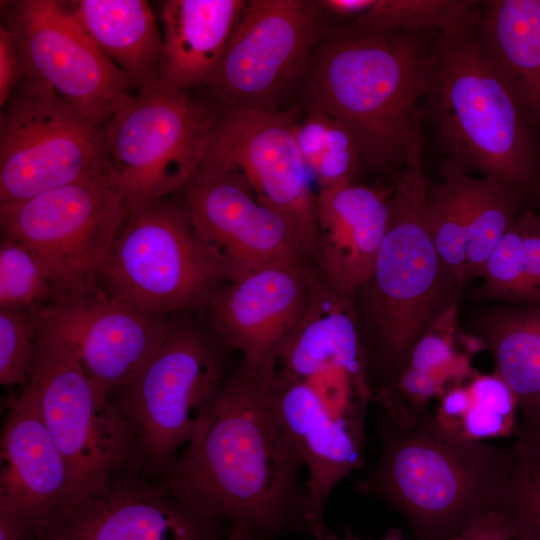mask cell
Returning <instances> with one entry per match:
<instances>
[{
  "label": "cell",
  "instance_id": "cell-1",
  "mask_svg": "<svg viewBox=\"0 0 540 540\" xmlns=\"http://www.w3.org/2000/svg\"><path fill=\"white\" fill-rule=\"evenodd\" d=\"M276 377L240 360L205 434L157 481L178 502L244 527L254 540L310 534L299 484L304 461L283 419Z\"/></svg>",
  "mask_w": 540,
  "mask_h": 540
},
{
  "label": "cell",
  "instance_id": "cell-2",
  "mask_svg": "<svg viewBox=\"0 0 540 540\" xmlns=\"http://www.w3.org/2000/svg\"><path fill=\"white\" fill-rule=\"evenodd\" d=\"M434 32L370 35L336 28L320 40L301 88L306 108L353 136L362 167L397 176L422 148Z\"/></svg>",
  "mask_w": 540,
  "mask_h": 540
},
{
  "label": "cell",
  "instance_id": "cell-3",
  "mask_svg": "<svg viewBox=\"0 0 540 540\" xmlns=\"http://www.w3.org/2000/svg\"><path fill=\"white\" fill-rule=\"evenodd\" d=\"M428 183L421 149L394 178L375 265L354 300L373 400L392 389L415 344L456 306L462 286L430 234Z\"/></svg>",
  "mask_w": 540,
  "mask_h": 540
},
{
  "label": "cell",
  "instance_id": "cell-4",
  "mask_svg": "<svg viewBox=\"0 0 540 540\" xmlns=\"http://www.w3.org/2000/svg\"><path fill=\"white\" fill-rule=\"evenodd\" d=\"M376 425L380 455L357 488L402 514L416 540H450L503 509L512 445L455 437L429 410L402 424L377 408Z\"/></svg>",
  "mask_w": 540,
  "mask_h": 540
},
{
  "label": "cell",
  "instance_id": "cell-5",
  "mask_svg": "<svg viewBox=\"0 0 540 540\" xmlns=\"http://www.w3.org/2000/svg\"><path fill=\"white\" fill-rule=\"evenodd\" d=\"M475 22L436 36L425 113L436 125L447 161L525 196L538 167L523 111L482 49Z\"/></svg>",
  "mask_w": 540,
  "mask_h": 540
},
{
  "label": "cell",
  "instance_id": "cell-6",
  "mask_svg": "<svg viewBox=\"0 0 540 540\" xmlns=\"http://www.w3.org/2000/svg\"><path fill=\"white\" fill-rule=\"evenodd\" d=\"M230 350L187 314L172 315L158 350L111 397L134 431L146 477L160 479L209 428L233 369Z\"/></svg>",
  "mask_w": 540,
  "mask_h": 540
},
{
  "label": "cell",
  "instance_id": "cell-7",
  "mask_svg": "<svg viewBox=\"0 0 540 540\" xmlns=\"http://www.w3.org/2000/svg\"><path fill=\"white\" fill-rule=\"evenodd\" d=\"M233 280L224 257L168 197L128 209L99 285L140 311L170 317L206 310Z\"/></svg>",
  "mask_w": 540,
  "mask_h": 540
},
{
  "label": "cell",
  "instance_id": "cell-8",
  "mask_svg": "<svg viewBox=\"0 0 540 540\" xmlns=\"http://www.w3.org/2000/svg\"><path fill=\"white\" fill-rule=\"evenodd\" d=\"M222 108L158 85L132 93L104 123L108 178L127 208L180 192L202 165Z\"/></svg>",
  "mask_w": 540,
  "mask_h": 540
},
{
  "label": "cell",
  "instance_id": "cell-9",
  "mask_svg": "<svg viewBox=\"0 0 540 540\" xmlns=\"http://www.w3.org/2000/svg\"><path fill=\"white\" fill-rule=\"evenodd\" d=\"M27 385L71 470L74 501L120 474L143 473L134 431L118 406L67 344L42 328Z\"/></svg>",
  "mask_w": 540,
  "mask_h": 540
},
{
  "label": "cell",
  "instance_id": "cell-10",
  "mask_svg": "<svg viewBox=\"0 0 540 540\" xmlns=\"http://www.w3.org/2000/svg\"><path fill=\"white\" fill-rule=\"evenodd\" d=\"M121 194L100 174L0 206L1 234L28 245L51 278L55 300L100 288V276L127 215Z\"/></svg>",
  "mask_w": 540,
  "mask_h": 540
},
{
  "label": "cell",
  "instance_id": "cell-11",
  "mask_svg": "<svg viewBox=\"0 0 540 540\" xmlns=\"http://www.w3.org/2000/svg\"><path fill=\"white\" fill-rule=\"evenodd\" d=\"M103 127L26 78L0 115V206L107 173Z\"/></svg>",
  "mask_w": 540,
  "mask_h": 540
},
{
  "label": "cell",
  "instance_id": "cell-12",
  "mask_svg": "<svg viewBox=\"0 0 540 540\" xmlns=\"http://www.w3.org/2000/svg\"><path fill=\"white\" fill-rule=\"evenodd\" d=\"M323 14L316 1H246L204 86L213 100L222 109H288L325 34Z\"/></svg>",
  "mask_w": 540,
  "mask_h": 540
},
{
  "label": "cell",
  "instance_id": "cell-13",
  "mask_svg": "<svg viewBox=\"0 0 540 540\" xmlns=\"http://www.w3.org/2000/svg\"><path fill=\"white\" fill-rule=\"evenodd\" d=\"M1 14L19 48L26 78L50 87L95 123L103 127L133 93L66 1H1Z\"/></svg>",
  "mask_w": 540,
  "mask_h": 540
},
{
  "label": "cell",
  "instance_id": "cell-14",
  "mask_svg": "<svg viewBox=\"0 0 540 540\" xmlns=\"http://www.w3.org/2000/svg\"><path fill=\"white\" fill-rule=\"evenodd\" d=\"M297 119L294 107L222 109L203 163L239 174L290 221L315 265L317 191L297 141Z\"/></svg>",
  "mask_w": 540,
  "mask_h": 540
},
{
  "label": "cell",
  "instance_id": "cell-15",
  "mask_svg": "<svg viewBox=\"0 0 540 540\" xmlns=\"http://www.w3.org/2000/svg\"><path fill=\"white\" fill-rule=\"evenodd\" d=\"M174 196L195 231L224 257L235 279L273 264L316 269L290 221L261 202L236 172L202 163Z\"/></svg>",
  "mask_w": 540,
  "mask_h": 540
},
{
  "label": "cell",
  "instance_id": "cell-16",
  "mask_svg": "<svg viewBox=\"0 0 540 540\" xmlns=\"http://www.w3.org/2000/svg\"><path fill=\"white\" fill-rule=\"evenodd\" d=\"M231 529L178 502L143 473L127 472L57 509L27 540H225Z\"/></svg>",
  "mask_w": 540,
  "mask_h": 540
},
{
  "label": "cell",
  "instance_id": "cell-17",
  "mask_svg": "<svg viewBox=\"0 0 540 540\" xmlns=\"http://www.w3.org/2000/svg\"><path fill=\"white\" fill-rule=\"evenodd\" d=\"M170 317L140 311L99 288L43 306L41 328L64 341L88 376L112 397L158 350Z\"/></svg>",
  "mask_w": 540,
  "mask_h": 540
},
{
  "label": "cell",
  "instance_id": "cell-18",
  "mask_svg": "<svg viewBox=\"0 0 540 540\" xmlns=\"http://www.w3.org/2000/svg\"><path fill=\"white\" fill-rule=\"evenodd\" d=\"M313 267L273 264L223 285L206 311L210 329L248 366L277 372L278 359L308 305Z\"/></svg>",
  "mask_w": 540,
  "mask_h": 540
},
{
  "label": "cell",
  "instance_id": "cell-19",
  "mask_svg": "<svg viewBox=\"0 0 540 540\" xmlns=\"http://www.w3.org/2000/svg\"><path fill=\"white\" fill-rule=\"evenodd\" d=\"M0 459V507L21 514L30 523L31 532L57 509L74 501L71 470L28 385L9 397Z\"/></svg>",
  "mask_w": 540,
  "mask_h": 540
},
{
  "label": "cell",
  "instance_id": "cell-20",
  "mask_svg": "<svg viewBox=\"0 0 540 540\" xmlns=\"http://www.w3.org/2000/svg\"><path fill=\"white\" fill-rule=\"evenodd\" d=\"M394 185L374 187L354 182L317 191L319 277L354 302L370 277L386 231Z\"/></svg>",
  "mask_w": 540,
  "mask_h": 540
},
{
  "label": "cell",
  "instance_id": "cell-21",
  "mask_svg": "<svg viewBox=\"0 0 540 540\" xmlns=\"http://www.w3.org/2000/svg\"><path fill=\"white\" fill-rule=\"evenodd\" d=\"M276 386L283 419L307 468L306 512L311 532L325 523L327 502L335 487L361 467L364 442L337 421L304 383L277 372Z\"/></svg>",
  "mask_w": 540,
  "mask_h": 540
},
{
  "label": "cell",
  "instance_id": "cell-22",
  "mask_svg": "<svg viewBox=\"0 0 540 540\" xmlns=\"http://www.w3.org/2000/svg\"><path fill=\"white\" fill-rule=\"evenodd\" d=\"M245 4L244 0L163 1L158 85L180 91L204 87L227 48Z\"/></svg>",
  "mask_w": 540,
  "mask_h": 540
},
{
  "label": "cell",
  "instance_id": "cell-23",
  "mask_svg": "<svg viewBox=\"0 0 540 540\" xmlns=\"http://www.w3.org/2000/svg\"><path fill=\"white\" fill-rule=\"evenodd\" d=\"M338 368L368 377L354 302L332 290L317 275L306 310L281 351L277 372L303 382Z\"/></svg>",
  "mask_w": 540,
  "mask_h": 540
},
{
  "label": "cell",
  "instance_id": "cell-24",
  "mask_svg": "<svg viewBox=\"0 0 540 540\" xmlns=\"http://www.w3.org/2000/svg\"><path fill=\"white\" fill-rule=\"evenodd\" d=\"M100 50L126 76L135 92L159 84L162 30L145 0L66 1Z\"/></svg>",
  "mask_w": 540,
  "mask_h": 540
},
{
  "label": "cell",
  "instance_id": "cell-25",
  "mask_svg": "<svg viewBox=\"0 0 540 540\" xmlns=\"http://www.w3.org/2000/svg\"><path fill=\"white\" fill-rule=\"evenodd\" d=\"M475 34L522 111L540 113V0L487 2Z\"/></svg>",
  "mask_w": 540,
  "mask_h": 540
},
{
  "label": "cell",
  "instance_id": "cell-26",
  "mask_svg": "<svg viewBox=\"0 0 540 540\" xmlns=\"http://www.w3.org/2000/svg\"><path fill=\"white\" fill-rule=\"evenodd\" d=\"M477 332L492 354L494 373L515 396L518 419L540 421V303L490 308Z\"/></svg>",
  "mask_w": 540,
  "mask_h": 540
},
{
  "label": "cell",
  "instance_id": "cell-27",
  "mask_svg": "<svg viewBox=\"0 0 540 540\" xmlns=\"http://www.w3.org/2000/svg\"><path fill=\"white\" fill-rule=\"evenodd\" d=\"M433 415L447 433L484 442L514 434L518 407L512 391L496 373L474 372L445 391Z\"/></svg>",
  "mask_w": 540,
  "mask_h": 540
},
{
  "label": "cell",
  "instance_id": "cell-28",
  "mask_svg": "<svg viewBox=\"0 0 540 540\" xmlns=\"http://www.w3.org/2000/svg\"><path fill=\"white\" fill-rule=\"evenodd\" d=\"M478 299L509 305L540 303V213L520 211L489 255Z\"/></svg>",
  "mask_w": 540,
  "mask_h": 540
},
{
  "label": "cell",
  "instance_id": "cell-29",
  "mask_svg": "<svg viewBox=\"0 0 540 540\" xmlns=\"http://www.w3.org/2000/svg\"><path fill=\"white\" fill-rule=\"evenodd\" d=\"M473 179L470 173L447 161L440 179L428 183L427 221L434 245L458 282L465 281L468 233L471 225Z\"/></svg>",
  "mask_w": 540,
  "mask_h": 540
},
{
  "label": "cell",
  "instance_id": "cell-30",
  "mask_svg": "<svg viewBox=\"0 0 540 540\" xmlns=\"http://www.w3.org/2000/svg\"><path fill=\"white\" fill-rule=\"evenodd\" d=\"M476 3L465 0H375L364 15L341 28L370 35L449 33L475 22Z\"/></svg>",
  "mask_w": 540,
  "mask_h": 540
},
{
  "label": "cell",
  "instance_id": "cell-31",
  "mask_svg": "<svg viewBox=\"0 0 540 540\" xmlns=\"http://www.w3.org/2000/svg\"><path fill=\"white\" fill-rule=\"evenodd\" d=\"M296 136L318 190L353 182L362 167L361 155L353 136L340 122L306 108L305 115L297 119Z\"/></svg>",
  "mask_w": 540,
  "mask_h": 540
},
{
  "label": "cell",
  "instance_id": "cell-32",
  "mask_svg": "<svg viewBox=\"0 0 540 540\" xmlns=\"http://www.w3.org/2000/svg\"><path fill=\"white\" fill-rule=\"evenodd\" d=\"M508 494L501 510L515 540H540V421L517 420Z\"/></svg>",
  "mask_w": 540,
  "mask_h": 540
},
{
  "label": "cell",
  "instance_id": "cell-33",
  "mask_svg": "<svg viewBox=\"0 0 540 540\" xmlns=\"http://www.w3.org/2000/svg\"><path fill=\"white\" fill-rule=\"evenodd\" d=\"M523 197L499 181L474 177L465 281L482 277L489 255L521 211Z\"/></svg>",
  "mask_w": 540,
  "mask_h": 540
},
{
  "label": "cell",
  "instance_id": "cell-34",
  "mask_svg": "<svg viewBox=\"0 0 540 540\" xmlns=\"http://www.w3.org/2000/svg\"><path fill=\"white\" fill-rule=\"evenodd\" d=\"M54 300L51 278L39 256L22 241L1 234L0 308L45 306Z\"/></svg>",
  "mask_w": 540,
  "mask_h": 540
},
{
  "label": "cell",
  "instance_id": "cell-35",
  "mask_svg": "<svg viewBox=\"0 0 540 540\" xmlns=\"http://www.w3.org/2000/svg\"><path fill=\"white\" fill-rule=\"evenodd\" d=\"M43 306L0 308V384L24 389L30 379Z\"/></svg>",
  "mask_w": 540,
  "mask_h": 540
},
{
  "label": "cell",
  "instance_id": "cell-36",
  "mask_svg": "<svg viewBox=\"0 0 540 540\" xmlns=\"http://www.w3.org/2000/svg\"><path fill=\"white\" fill-rule=\"evenodd\" d=\"M26 79L25 66L9 28L0 24V107L13 91Z\"/></svg>",
  "mask_w": 540,
  "mask_h": 540
},
{
  "label": "cell",
  "instance_id": "cell-37",
  "mask_svg": "<svg viewBox=\"0 0 540 540\" xmlns=\"http://www.w3.org/2000/svg\"><path fill=\"white\" fill-rule=\"evenodd\" d=\"M450 540H515L501 510H495Z\"/></svg>",
  "mask_w": 540,
  "mask_h": 540
},
{
  "label": "cell",
  "instance_id": "cell-38",
  "mask_svg": "<svg viewBox=\"0 0 540 540\" xmlns=\"http://www.w3.org/2000/svg\"><path fill=\"white\" fill-rule=\"evenodd\" d=\"M316 3L324 14L353 21L364 15L375 0H318Z\"/></svg>",
  "mask_w": 540,
  "mask_h": 540
},
{
  "label": "cell",
  "instance_id": "cell-39",
  "mask_svg": "<svg viewBox=\"0 0 540 540\" xmlns=\"http://www.w3.org/2000/svg\"><path fill=\"white\" fill-rule=\"evenodd\" d=\"M310 536L312 537V540H406L402 531L396 528L388 529L385 535L379 539H362L352 533L348 528L344 529L343 534H339L331 530L326 523H322L312 528Z\"/></svg>",
  "mask_w": 540,
  "mask_h": 540
},
{
  "label": "cell",
  "instance_id": "cell-40",
  "mask_svg": "<svg viewBox=\"0 0 540 540\" xmlns=\"http://www.w3.org/2000/svg\"><path fill=\"white\" fill-rule=\"evenodd\" d=\"M225 540H254L251 533L244 527L232 526L231 532Z\"/></svg>",
  "mask_w": 540,
  "mask_h": 540
}]
</instances>
